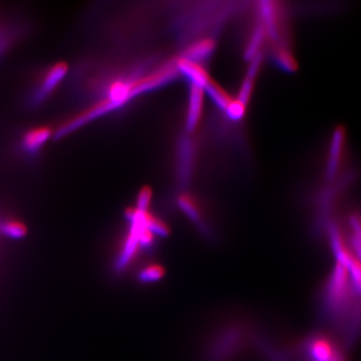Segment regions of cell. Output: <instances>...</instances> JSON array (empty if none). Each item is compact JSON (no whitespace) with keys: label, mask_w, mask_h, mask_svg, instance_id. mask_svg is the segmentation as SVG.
<instances>
[{"label":"cell","mask_w":361,"mask_h":361,"mask_svg":"<svg viewBox=\"0 0 361 361\" xmlns=\"http://www.w3.org/2000/svg\"><path fill=\"white\" fill-rule=\"evenodd\" d=\"M249 339V329L238 320L225 323L207 342L201 361H232L241 355Z\"/></svg>","instance_id":"obj_1"},{"label":"cell","mask_w":361,"mask_h":361,"mask_svg":"<svg viewBox=\"0 0 361 361\" xmlns=\"http://www.w3.org/2000/svg\"><path fill=\"white\" fill-rule=\"evenodd\" d=\"M68 73V66L66 63H56L47 70L42 80L33 90L30 97V104L33 106L44 103L52 92L56 90L59 84Z\"/></svg>","instance_id":"obj_2"},{"label":"cell","mask_w":361,"mask_h":361,"mask_svg":"<svg viewBox=\"0 0 361 361\" xmlns=\"http://www.w3.org/2000/svg\"><path fill=\"white\" fill-rule=\"evenodd\" d=\"M178 71L185 75L194 87L204 90L210 82V77L198 63L180 58L177 61Z\"/></svg>","instance_id":"obj_3"},{"label":"cell","mask_w":361,"mask_h":361,"mask_svg":"<svg viewBox=\"0 0 361 361\" xmlns=\"http://www.w3.org/2000/svg\"><path fill=\"white\" fill-rule=\"evenodd\" d=\"M52 132L49 128H35L26 132L21 140V148L25 153L33 155L39 153L45 144L52 137Z\"/></svg>","instance_id":"obj_4"},{"label":"cell","mask_w":361,"mask_h":361,"mask_svg":"<svg viewBox=\"0 0 361 361\" xmlns=\"http://www.w3.org/2000/svg\"><path fill=\"white\" fill-rule=\"evenodd\" d=\"M204 90L192 85L190 92L189 108L186 118V130L193 132L200 122L202 109H203Z\"/></svg>","instance_id":"obj_5"},{"label":"cell","mask_w":361,"mask_h":361,"mask_svg":"<svg viewBox=\"0 0 361 361\" xmlns=\"http://www.w3.org/2000/svg\"><path fill=\"white\" fill-rule=\"evenodd\" d=\"M260 13L266 33H268L272 39H279V13L275 4L270 1L261 2Z\"/></svg>","instance_id":"obj_6"},{"label":"cell","mask_w":361,"mask_h":361,"mask_svg":"<svg viewBox=\"0 0 361 361\" xmlns=\"http://www.w3.org/2000/svg\"><path fill=\"white\" fill-rule=\"evenodd\" d=\"M214 47H215V44H214L213 40H201V42H196V44L190 47L185 51L183 59L194 61V63H198L199 61L208 58L212 54Z\"/></svg>","instance_id":"obj_7"},{"label":"cell","mask_w":361,"mask_h":361,"mask_svg":"<svg viewBox=\"0 0 361 361\" xmlns=\"http://www.w3.org/2000/svg\"><path fill=\"white\" fill-rule=\"evenodd\" d=\"M204 90H206L207 94L210 96L214 103L216 104V106H217L220 110L226 111L228 106L232 103L231 97L228 96L227 92H226L222 87L216 84V82H214L213 80L209 82V84L207 85Z\"/></svg>","instance_id":"obj_8"},{"label":"cell","mask_w":361,"mask_h":361,"mask_svg":"<svg viewBox=\"0 0 361 361\" xmlns=\"http://www.w3.org/2000/svg\"><path fill=\"white\" fill-rule=\"evenodd\" d=\"M266 35V30L263 25L256 26L254 32H252L250 40H249L248 45H247L245 51V58L247 59H253L256 56H258L259 51L264 42Z\"/></svg>","instance_id":"obj_9"},{"label":"cell","mask_w":361,"mask_h":361,"mask_svg":"<svg viewBox=\"0 0 361 361\" xmlns=\"http://www.w3.org/2000/svg\"><path fill=\"white\" fill-rule=\"evenodd\" d=\"M0 233L13 239H21L25 236L27 230L23 223L16 220H6L0 223Z\"/></svg>","instance_id":"obj_10"},{"label":"cell","mask_w":361,"mask_h":361,"mask_svg":"<svg viewBox=\"0 0 361 361\" xmlns=\"http://www.w3.org/2000/svg\"><path fill=\"white\" fill-rule=\"evenodd\" d=\"M179 207L180 210L183 211L188 217L190 218L195 223L201 222V212L199 210V207L195 203L193 199L191 197L187 196V195H183L179 198Z\"/></svg>","instance_id":"obj_11"},{"label":"cell","mask_w":361,"mask_h":361,"mask_svg":"<svg viewBox=\"0 0 361 361\" xmlns=\"http://www.w3.org/2000/svg\"><path fill=\"white\" fill-rule=\"evenodd\" d=\"M163 273V268L160 265L153 263V264H149L142 268L139 274V279L142 282L157 281L160 279Z\"/></svg>","instance_id":"obj_12"},{"label":"cell","mask_w":361,"mask_h":361,"mask_svg":"<svg viewBox=\"0 0 361 361\" xmlns=\"http://www.w3.org/2000/svg\"><path fill=\"white\" fill-rule=\"evenodd\" d=\"M191 148L189 145L183 144L182 149H180V172L182 175L183 180L188 178V174L190 173V166H191Z\"/></svg>","instance_id":"obj_13"},{"label":"cell","mask_w":361,"mask_h":361,"mask_svg":"<svg viewBox=\"0 0 361 361\" xmlns=\"http://www.w3.org/2000/svg\"><path fill=\"white\" fill-rule=\"evenodd\" d=\"M276 61L284 71H292L296 68V63L290 52L286 49H280L276 54Z\"/></svg>","instance_id":"obj_14"},{"label":"cell","mask_w":361,"mask_h":361,"mask_svg":"<svg viewBox=\"0 0 361 361\" xmlns=\"http://www.w3.org/2000/svg\"><path fill=\"white\" fill-rule=\"evenodd\" d=\"M254 80H255V78H252L246 75L245 80H244L243 84L241 85V89H240L237 101L245 104V106H247L248 102L250 101L252 92H253Z\"/></svg>","instance_id":"obj_15"},{"label":"cell","mask_w":361,"mask_h":361,"mask_svg":"<svg viewBox=\"0 0 361 361\" xmlns=\"http://www.w3.org/2000/svg\"><path fill=\"white\" fill-rule=\"evenodd\" d=\"M245 104L240 103V102L236 99V101H232V103L230 104V106H228L227 110H226V113H227V116H229L231 120L239 121L245 115Z\"/></svg>","instance_id":"obj_16"},{"label":"cell","mask_w":361,"mask_h":361,"mask_svg":"<svg viewBox=\"0 0 361 361\" xmlns=\"http://www.w3.org/2000/svg\"><path fill=\"white\" fill-rule=\"evenodd\" d=\"M13 37L6 27L0 25V56L11 47Z\"/></svg>","instance_id":"obj_17"},{"label":"cell","mask_w":361,"mask_h":361,"mask_svg":"<svg viewBox=\"0 0 361 361\" xmlns=\"http://www.w3.org/2000/svg\"><path fill=\"white\" fill-rule=\"evenodd\" d=\"M152 199V192L149 188H144L142 190L141 193L139 195V198H137V209L142 211H147L148 207L149 205V202H151Z\"/></svg>","instance_id":"obj_18"}]
</instances>
